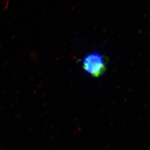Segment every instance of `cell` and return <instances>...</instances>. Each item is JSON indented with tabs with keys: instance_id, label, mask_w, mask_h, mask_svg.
I'll list each match as a JSON object with an SVG mask.
<instances>
[{
	"instance_id": "obj_1",
	"label": "cell",
	"mask_w": 150,
	"mask_h": 150,
	"mask_svg": "<svg viewBox=\"0 0 150 150\" xmlns=\"http://www.w3.org/2000/svg\"><path fill=\"white\" fill-rule=\"evenodd\" d=\"M107 59L101 54L92 53L87 54L82 61V68L93 77L102 76L106 70Z\"/></svg>"
}]
</instances>
